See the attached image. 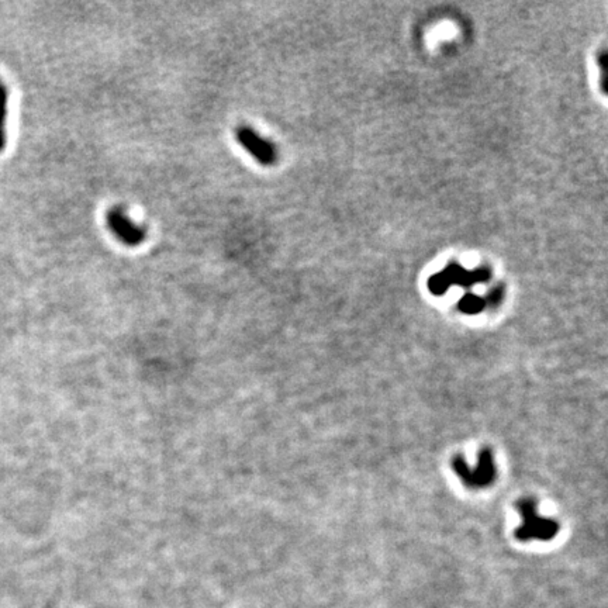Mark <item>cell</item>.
<instances>
[{"label": "cell", "instance_id": "6da1fadb", "mask_svg": "<svg viewBox=\"0 0 608 608\" xmlns=\"http://www.w3.org/2000/svg\"><path fill=\"white\" fill-rule=\"evenodd\" d=\"M517 508L521 511L524 517V524L517 531V536L520 539L539 538V539H550L557 532V525L555 521L542 518L536 514V505L532 500L525 498L517 504Z\"/></svg>", "mask_w": 608, "mask_h": 608}, {"label": "cell", "instance_id": "7a4b0ae2", "mask_svg": "<svg viewBox=\"0 0 608 608\" xmlns=\"http://www.w3.org/2000/svg\"><path fill=\"white\" fill-rule=\"evenodd\" d=\"M106 224L110 232L114 234V237L124 245L138 246L147 238L145 230L136 224L120 207H113L107 211Z\"/></svg>", "mask_w": 608, "mask_h": 608}, {"label": "cell", "instance_id": "5b68a950", "mask_svg": "<svg viewBox=\"0 0 608 608\" xmlns=\"http://www.w3.org/2000/svg\"><path fill=\"white\" fill-rule=\"evenodd\" d=\"M8 100L9 91L6 85L0 81V152L6 145V117H8Z\"/></svg>", "mask_w": 608, "mask_h": 608}, {"label": "cell", "instance_id": "277c9868", "mask_svg": "<svg viewBox=\"0 0 608 608\" xmlns=\"http://www.w3.org/2000/svg\"><path fill=\"white\" fill-rule=\"evenodd\" d=\"M494 479V463H493V458L489 449H483L479 458V463L477 468L475 470V473L463 477V483L469 487H484L489 486V483H491V480Z\"/></svg>", "mask_w": 608, "mask_h": 608}, {"label": "cell", "instance_id": "3957f363", "mask_svg": "<svg viewBox=\"0 0 608 608\" xmlns=\"http://www.w3.org/2000/svg\"><path fill=\"white\" fill-rule=\"evenodd\" d=\"M235 137L241 147L253 157L256 162L270 166L277 161V150L273 143L263 138L259 133L248 126H241L235 131Z\"/></svg>", "mask_w": 608, "mask_h": 608}]
</instances>
